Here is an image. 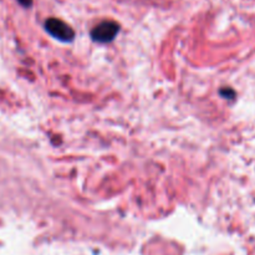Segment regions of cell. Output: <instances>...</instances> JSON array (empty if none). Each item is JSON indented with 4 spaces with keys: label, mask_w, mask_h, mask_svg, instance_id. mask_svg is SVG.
<instances>
[{
    "label": "cell",
    "mask_w": 255,
    "mask_h": 255,
    "mask_svg": "<svg viewBox=\"0 0 255 255\" xmlns=\"http://www.w3.org/2000/svg\"><path fill=\"white\" fill-rule=\"evenodd\" d=\"M221 94L223 95L224 97H227V99H233V97L236 96V92H234L232 89H227V90L224 89V90H222Z\"/></svg>",
    "instance_id": "cell-3"
},
{
    "label": "cell",
    "mask_w": 255,
    "mask_h": 255,
    "mask_svg": "<svg viewBox=\"0 0 255 255\" xmlns=\"http://www.w3.org/2000/svg\"><path fill=\"white\" fill-rule=\"evenodd\" d=\"M120 31V25L115 21H102L91 31V37L97 42H110Z\"/></svg>",
    "instance_id": "cell-2"
},
{
    "label": "cell",
    "mask_w": 255,
    "mask_h": 255,
    "mask_svg": "<svg viewBox=\"0 0 255 255\" xmlns=\"http://www.w3.org/2000/svg\"><path fill=\"white\" fill-rule=\"evenodd\" d=\"M45 29H46V31L51 36L60 40V41H72L75 37V32L71 29V26H69L66 22H64L60 19H56V17L47 19L45 21Z\"/></svg>",
    "instance_id": "cell-1"
},
{
    "label": "cell",
    "mask_w": 255,
    "mask_h": 255,
    "mask_svg": "<svg viewBox=\"0 0 255 255\" xmlns=\"http://www.w3.org/2000/svg\"><path fill=\"white\" fill-rule=\"evenodd\" d=\"M17 1L24 7H30L32 5V0H17Z\"/></svg>",
    "instance_id": "cell-4"
}]
</instances>
